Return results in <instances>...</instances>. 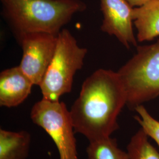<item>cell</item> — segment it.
I'll return each instance as SVG.
<instances>
[{"instance_id": "cell-1", "label": "cell", "mask_w": 159, "mask_h": 159, "mask_svg": "<svg viewBox=\"0 0 159 159\" xmlns=\"http://www.w3.org/2000/svg\"><path fill=\"white\" fill-rule=\"evenodd\" d=\"M127 101L118 73L97 70L84 80L70 110L75 132L89 142L110 137L119 128L117 117Z\"/></svg>"}, {"instance_id": "cell-2", "label": "cell", "mask_w": 159, "mask_h": 159, "mask_svg": "<svg viewBox=\"0 0 159 159\" xmlns=\"http://www.w3.org/2000/svg\"><path fill=\"white\" fill-rule=\"evenodd\" d=\"M1 15L17 41L31 33L57 36L74 16L87 9L82 0H0Z\"/></svg>"}, {"instance_id": "cell-3", "label": "cell", "mask_w": 159, "mask_h": 159, "mask_svg": "<svg viewBox=\"0 0 159 159\" xmlns=\"http://www.w3.org/2000/svg\"><path fill=\"white\" fill-rule=\"evenodd\" d=\"M87 52L69 30L61 31L52 59L39 85L43 98L59 101L63 95L71 92L74 75L83 67Z\"/></svg>"}, {"instance_id": "cell-4", "label": "cell", "mask_w": 159, "mask_h": 159, "mask_svg": "<svg viewBox=\"0 0 159 159\" xmlns=\"http://www.w3.org/2000/svg\"><path fill=\"white\" fill-rule=\"evenodd\" d=\"M125 85L127 105L134 108L159 96V40L138 46L137 53L117 72Z\"/></svg>"}, {"instance_id": "cell-5", "label": "cell", "mask_w": 159, "mask_h": 159, "mask_svg": "<svg viewBox=\"0 0 159 159\" xmlns=\"http://www.w3.org/2000/svg\"><path fill=\"white\" fill-rule=\"evenodd\" d=\"M31 119L43 128L57 146L60 159H79L74 126L70 110L59 101L42 98L31 110Z\"/></svg>"}, {"instance_id": "cell-6", "label": "cell", "mask_w": 159, "mask_h": 159, "mask_svg": "<svg viewBox=\"0 0 159 159\" xmlns=\"http://www.w3.org/2000/svg\"><path fill=\"white\" fill-rule=\"evenodd\" d=\"M57 36L47 33H31L17 42L23 50L19 66L34 85H40L54 56Z\"/></svg>"}, {"instance_id": "cell-7", "label": "cell", "mask_w": 159, "mask_h": 159, "mask_svg": "<svg viewBox=\"0 0 159 159\" xmlns=\"http://www.w3.org/2000/svg\"><path fill=\"white\" fill-rule=\"evenodd\" d=\"M103 16L101 30L115 36L120 42L129 48L137 46L133 29V8L126 0H100Z\"/></svg>"}, {"instance_id": "cell-8", "label": "cell", "mask_w": 159, "mask_h": 159, "mask_svg": "<svg viewBox=\"0 0 159 159\" xmlns=\"http://www.w3.org/2000/svg\"><path fill=\"white\" fill-rule=\"evenodd\" d=\"M33 85L19 66L3 70L0 74V106H19L30 94Z\"/></svg>"}, {"instance_id": "cell-9", "label": "cell", "mask_w": 159, "mask_h": 159, "mask_svg": "<svg viewBox=\"0 0 159 159\" xmlns=\"http://www.w3.org/2000/svg\"><path fill=\"white\" fill-rule=\"evenodd\" d=\"M133 19L139 42L152 41L159 36V0H150L143 6L134 7Z\"/></svg>"}, {"instance_id": "cell-10", "label": "cell", "mask_w": 159, "mask_h": 159, "mask_svg": "<svg viewBox=\"0 0 159 159\" xmlns=\"http://www.w3.org/2000/svg\"><path fill=\"white\" fill-rule=\"evenodd\" d=\"M30 144L31 135L27 131L0 130V159H25Z\"/></svg>"}, {"instance_id": "cell-11", "label": "cell", "mask_w": 159, "mask_h": 159, "mask_svg": "<svg viewBox=\"0 0 159 159\" xmlns=\"http://www.w3.org/2000/svg\"><path fill=\"white\" fill-rule=\"evenodd\" d=\"M86 152L88 159H130L128 153L119 148L117 140L111 137L89 142Z\"/></svg>"}, {"instance_id": "cell-12", "label": "cell", "mask_w": 159, "mask_h": 159, "mask_svg": "<svg viewBox=\"0 0 159 159\" xmlns=\"http://www.w3.org/2000/svg\"><path fill=\"white\" fill-rule=\"evenodd\" d=\"M127 153L130 159H159V152L149 142L142 128L131 138Z\"/></svg>"}, {"instance_id": "cell-13", "label": "cell", "mask_w": 159, "mask_h": 159, "mask_svg": "<svg viewBox=\"0 0 159 159\" xmlns=\"http://www.w3.org/2000/svg\"><path fill=\"white\" fill-rule=\"evenodd\" d=\"M134 110L139 114V116H135L134 119L148 136L153 139L159 148V121L154 119L142 104L137 106Z\"/></svg>"}, {"instance_id": "cell-14", "label": "cell", "mask_w": 159, "mask_h": 159, "mask_svg": "<svg viewBox=\"0 0 159 159\" xmlns=\"http://www.w3.org/2000/svg\"><path fill=\"white\" fill-rule=\"evenodd\" d=\"M133 7H138L144 5L150 0H126Z\"/></svg>"}]
</instances>
